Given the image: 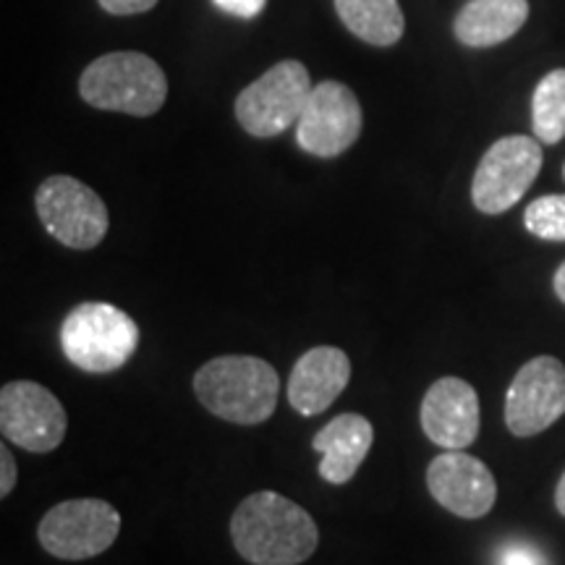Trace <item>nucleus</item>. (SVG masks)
Segmentation results:
<instances>
[{
  "label": "nucleus",
  "mask_w": 565,
  "mask_h": 565,
  "mask_svg": "<svg viewBox=\"0 0 565 565\" xmlns=\"http://www.w3.org/2000/svg\"><path fill=\"white\" fill-rule=\"evenodd\" d=\"M233 547L252 565H299L315 555L320 529L280 492H254L231 519Z\"/></svg>",
  "instance_id": "nucleus-1"
},
{
  "label": "nucleus",
  "mask_w": 565,
  "mask_h": 565,
  "mask_svg": "<svg viewBox=\"0 0 565 565\" xmlns=\"http://www.w3.org/2000/svg\"><path fill=\"white\" fill-rule=\"evenodd\" d=\"M194 393L217 419L252 427L275 414L280 377L265 359L217 356L194 374Z\"/></svg>",
  "instance_id": "nucleus-2"
},
{
  "label": "nucleus",
  "mask_w": 565,
  "mask_h": 565,
  "mask_svg": "<svg viewBox=\"0 0 565 565\" xmlns=\"http://www.w3.org/2000/svg\"><path fill=\"white\" fill-rule=\"evenodd\" d=\"M82 100L97 110L154 116L168 97L166 71L145 53H108L92 61L79 79Z\"/></svg>",
  "instance_id": "nucleus-3"
},
{
  "label": "nucleus",
  "mask_w": 565,
  "mask_h": 565,
  "mask_svg": "<svg viewBox=\"0 0 565 565\" xmlns=\"http://www.w3.org/2000/svg\"><path fill=\"white\" fill-rule=\"evenodd\" d=\"M139 328L124 309L105 301H84L61 324V349L66 359L89 374L121 370L137 353Z\"/></svg>",
  "instance_id": "nucleus-4"
},
{
  "label": "nucleus",
  "mask_w": 565,
  "mask_h": 565,
  "mask_svg": "<svg viewBox=\"0 0 565 565\" xmlns=\"http://www.w3.org/2000/svg\"><path fill=\"white\" fill-rule=\"evenodd\" d=\"M315 84L309 71L299 61H280L242 89L236 97V118L252 137L270 139L299 124L303 105L312 95Z\"/></svg>",
  "instance_id": "nucleus-5"
},
{
  "label": "nucleus",
  "mask_w": 565,
  "mask_h": 565,
  "mask_svg": "<svg viewBox=\"0 0 565 565\" xmlns=\"http://www.w3.org/2000/svg\"><path fill=\"white\" fill-rule=\"evenodd\" d=\"M38 215L55 242L68 249H95L110 228V215L100 194L71 175H51L40 183Z\"/></svg>",
  "instance_id": "nucleus-6"
},
{
  "label": "nucleus",
  "mask_w": 565,
  "mask_h": 565,
  "mask_svg": "<svg viewBox=\"0 0 565 565\" xmlns=\"http://www.w3.org/2000/svg\"><path fill=\"white\" fill-rule=\"evenodd\" d=\"M121 532V513L97 498L66 500L42 515L38 536L45 553L61 561L103 555Z\"/></svg>",
  "instance_id": "nucleus-7"
},
{
  "label": "nucleus",
  "mask_w": 565,
  "mask_h": 565,
  "mask_svg": "<svg viewBox=\"0 0 565 565\" xmlns=\"http://www.w3.org/2000/svg\"><path fill=\"white\" fill-rule=\"evenodd\" d=\"M542 171V147L532 137H503L498 139L471 181V202L484 215H503L529 192Z\"/></svg>",
  "instance_id": "nucleus-8"
},
{
  "label": "nucleus",
  "mask_w": 565,
  "mask_h": 565,
  "mask_svg": "<svg viewBox=\"0 0 565 565\" xmlns=\"http://www.w3.org/2000/svg\"><path fill=\"white\" fill-rule=\"evenodd\" d=\"M68 416L55 395L32 380L6 383L0 391V433L6 443L51 454L66 437Z\"/></svg>",
  "instance_id": "nucleus-9"
},
{
  "label": "nucleus",
  "mask_w": 565,
  "mask_h": 565,
  "mask_svg": "<svg viewBox=\"0 0 565 565\" xmlns=\"http://www.w3.org/2000/svg\"><path fill=\"white\" fill-rule=\"evenodd\" d=\"M364 126L362 105L341 82L315 84L296 124V141L315 158H338L359 139Z\"/></svg>",
  "instance_id": "nucleus-10"
},
{
  "label": "nucleus",
  "mask_w": 565,
  "mask_h": 565,
  "mask_svg": "<svg viewBox=\"0 0 565 565\" xmlns=\"http://www.w3.org/2000/svg\"><path fill=\"white\" fill-rule=\"evenodd\" d=\"M565 414V366L555 356H536L521 366L505 395V427L515 437H534Z\"/></svg>",
  "instance_id": "nucleus-11"
},
{
  "label": "nucleus",
  "mask_w": 565,
  "mask_h": 565,
  "mask_svg": "<svg viewBox=\"0 0 565 565\" xmlns=\"http://www.w3.org/2000/svg\"><path fill=\"white\" fill-rule=\"evenodd\" d=\"M429 494L445 511L461 519H482L498 500V482L479 458L463 450H445L427 466Z\"/></svg>",
  "instance_id": "nucleus-12"
},
{
  "label": "nucleus",
  "mask_w": 565,
  "mask_h": 565,
  "mask_svg": "<svg viewBox=\"0 0 565 565\" xmlns=\"http://www.w3.org/2000/svg\"><path fill=\"white\" fill-rule=\"evenodd\" d=\"M422 429L445 450H463L479 437V395L461 377L433 383L422 401Z\"/></svg>",
  "instance_id": "nucleus-13"
},
{
  "label": "nucleus",
  "mask_w": 565,
  "mask_h": 565,
  "mask_svg": "<svg viewBox=\"0 0 565 565\" xmlns=\"http://www.w3.org/2000/svg\"><path fill=\"white\" fill-rule=\"evenodd\" d=\"M351 380V362L335 345H315L294 364L288 404L303 416L328 412Z\"/></svg>",
  "instance_id": "nucleus-14"
},
{
  "label": "nucleus",
  "mask_w": 565,
  "mask_h": 565,
  "mask_svg": "<svg viewBox=\"0 0 565 565\" xmlns=\"http://www.w3.org/2000/svg\"><path fill=\"white\" fill-rule=\"evenodd\" d=\"M374 443L372 422L362 414H341L315 435L312 448L322 454L320 477L328 484L351 482Z\"/></svg>",
  "instance_id": "nucleus-15"
},
{
  "label": "nucleus",
  "mask_w": 565,
  "mask_h": 565,
  "mask_svg": "<svg viewBox=\"0 0 565 565\" xmlns=\"http://www.w3.org/2000/svg\"><path fill=\"white\" fill-rule=\"evenodd\" d=\"M529 19V0H469L456 17V38L466 47H492L511 40Z\"/></svg>",
  "instance_id": "nucleus-16"
},
{
  "label": "nucleus",
  "mask_w": 565,
  "mask_h": 565,
  "mask_svg": "<svg viewBox=\"0 0 565 565\" xmlns=\"http://www.w3.org/2000/svg\"><path fill=\"white\" fill-rule=\"evenodd\" d=\"M345 30L377 47H391L404 38L406 19L398 0H335Z\"/></svg>",
  "instance_id": "nucleus-17"
},
{
  "label": "nucleus",
  "mask_w": 565,
  "mask_h": 565,
  "mask_svg": "<svg viewBox=\"0 0 565 565\" xmlns=\"http://www.w3.org/2000/svg\"><path fill=\"white\" fill-rule=\"evenodd\" d=\"M532 124L542 145H557L565 137V68H555L536 84Z\"/></svg>",
  "instance_id": "nucleus-18"
},
{
  "label": "nucleus",
  "mask_w": 565,
  "mask_h": 565,
  "mask_svg": "<svg viewBox=\"0 0 565 565\" xmlns=\"http://www.w3.org/2000/svg\"><path fill=\"white\" fill-rule=\"evenodd\" d=\"M526 231L545 242H565V194H547L529 204Z\"/></svg>",
  "instance_id": "nucleus-19"
},
{
  "label": "nucleus",
  "mask_w": 565,
  "mask_h": 565,
  "mask_svg": "<svg viewBox=\"0 0 565 565\" xmlns=\"http://www.w3.org/2000/svg\"><path fill=\"white\" fill-rule=\"evenodd\" d=\"M498 565H547V561L540 550L526 545V542H511L500 550Z\"/></svg>",
  "instance_id": "nucleus-20"
},
{
  "label": "nucleus",
  "mask_w": 565,
  "mask_h": 565,
  "mask_svg": "<svg viewBox=\"0 0 565 565\" xmlns=\"http://www.w3.org/2000/svg\"><path fill=\"white\" fill-rule=\"evenodd\" d=\"M217 9L236 19H257L265 11L267 0H212Z\"/></svg>",
  "instance_id": "nucleus-21"
},
{
  "label": "nucleus",
  "mask_w": 565,
  "mask_h": 565,
  "mask_svg": "<svg viewBox=\"0 0 565 565\" xmlns=\"http://www.w3.org/2000/svg\"><path fill=\"white\" fill-rule=\"evenodd\" d=\"M100 6L113 17H134L158 6V0H100Z\"/></svg>",
  "instance_id": "nucleus-22"
},
{
  "label": "nucleus",
  "mask_w": 565,
  "mask_h": 565,
  "mask_svg": "<svg viewBox=\"0 0 565 565\" xmlns=\"http://www.w3.org/2000/svg\"><path fill=\"white\" fill-rule=\"evenodd\" d=\"M17 487V458H13L9 445L0 448V498H9Z\"/></svg>",
  "instance_id": "nucleus-23"
},
{
  "label": "nucleus",
  "mask_w": 565,
  "mask_h": 565,
  "mask_svg": "<svg viewBox=\"0 0 565 565\" xmlns=\"http://www.w3.org/2000/svg\"><path fill=\"white\" fill-rule=\"evenodd\" d=\"M553 288H555V294H557V299H561L563 303H565V263L557 267L555 270V278H553Z\"/></svg>",
  "instance_id": "nucleus-24"
},
{
  "label": "nucleus",
  "mask_w": 565,
  "mask_h": 565,
  "mask_svg": "<svg viewBox=\"0 0 565 565\" xmlns=\"http://www.w3.org/2000/svg\"><path fill=\"white\" fill-rule=\"evenodd\" d=\"M555 508H557V513L565 515V475L561 477V482H557V487H555Z\"/></svg>",
  "instance_id": "nucleus-25"
},
{
  "label": "nucleus",
  "mask_w": 565,
  "mask_h": 565,
  "mask_svg": "<svg viewBox=\"0 0 565 565\" xmlns=\"http://www.w3.org/2000/svg\"><path fill=\"white\" fill-rule=\"evenodd\" d=\"M563 179H565V166H563Z\"/></svg>",
  "instance_id": "nucleus-26"
}]
</instances>
